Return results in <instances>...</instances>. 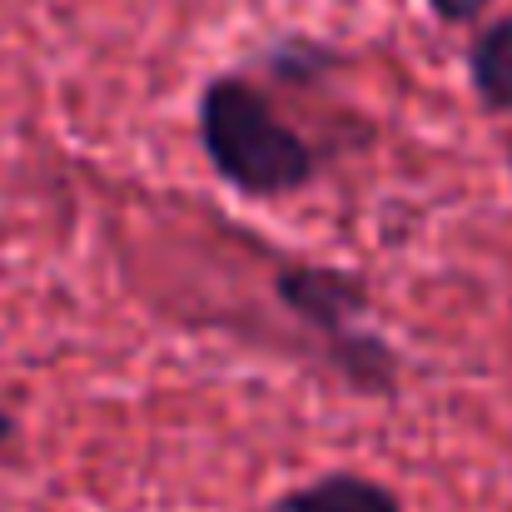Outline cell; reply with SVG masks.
<instances>
[{
  "instance_id": "6da1fadb",
  "label": "cell",
  "mask_w": 512,
  "mask_h": 512,
  "mask_svg": "<svg viewBox=\"0 0 512 512\" xmlns=\"http://www.w3.org/2000/svg\"><path fill=\"white\" fill-rule=\"evenodd\" d=\"M199 145L209 170L254 204L294 199L319 179L314 145L244 75H214L199 90Z\"/></svg>"
},
{
  "instance_id": "7a4b0ae2",
  "label": "cell",
  "mask_w": 512,
  "mask_h": 512,
  "mask_svg": "<svg viewBox=\"0 0 512 512\" xmlns=\"http://www.w3.org/2000/svg\"><path fill=\"white\" fill-rule=\"evenodd\" d=\"M274 294L319 339L329 368L353 393H363V398H393L398 393L403 358L383 334H373L363 324L373 299H368L358 274L329 269V264H289V269H279Z\"/></svg>"
},
{
  "instance_id": "3957f363",
  "label": "cell",
  "mask_w": 512,
  "mask_h": 512,
  "mask_svg": "<svg viewBox=\"0 0 512 512\" xmlns=\"http://www.w3.org/2000/svg\"><path fill=\"white\" fill-rule=\"evenodd\" d=\"M269 512H403V498L388 483L368 478V473L334 468V473H324V478L274 498Z\"/></svg>"
},
{
  "instance_id": "277c9868",
  "label": "cell",
  "mask_w": 512,
  "mask_h": 512,
  "mask_svg": "<svg viewBox=\"0 0 512 512\" xmlns=\"http://www.w3.org/2000/svg\"><path fill=\"white\" fill-rule=\"evenodd\" d=\"M468 85L488 115H512V15L488 20L468 45Z\"/></svg>"
},
{
  "instance_id": "5b68a950",
  "label": "cell",
  "mask_w": 512,
  "mask_h": 512,
  "mask_svg": "<svg viewBox=\"0 0 512 512\" xmlns=\"http://www.w3.org/2000/svg\"><path fill=\"white\" fill-rule=\"evenodd\" d=\"M488 5H493V0H428V10H433L443 25H473V20L488 15Z\"/></svg>"
},
{
  "instance_id": "8992f818",
  "label": "cell",
  "mask_w": 512,
  "mask_h": 512,
  "mask_svg": "<svg viewBox=\"0 0 512 512\" xmlns=\"http://www.w3.org/2000/svg\"><path fill=\"white\" fill-rule=\"evenodd\" d=\"M15 438H20V423H15V413H5V408H0V453H5Z\"/></svg>"
}]
</instances>
